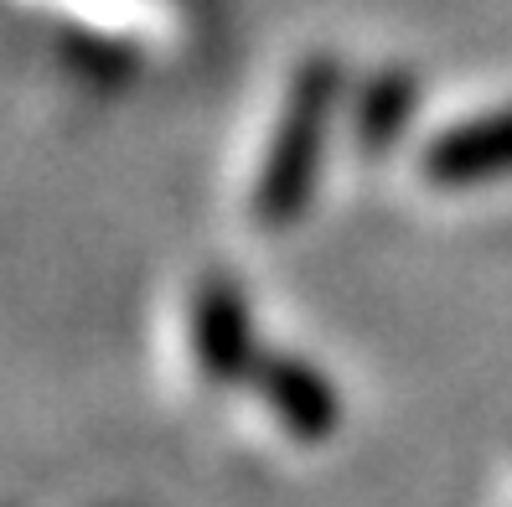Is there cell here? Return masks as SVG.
<instances>
[{
  "label": "cell",
  "mask_w": 512,
  "mask_h": 507,
  "mask_svg": "<svg viewBox=\"0 0 512 507\" xmlns=\"http://www.w3.org/2000/svg\"><path fill=\"white\" fill-rule=\"evenodd\" d=\"M254 389L269 404V414L285 425V435L300 440V445H321L342 425V399H337L331 378L316 363L269 352V357H259V368H254Z\"/></svg>",
  "instance_id": "277c9868"
},
{
  "label": "cell",
  "mask_w": 512,
  "mask_h": 507,
  "mask_svg": "<svg viewBox=\"0 0 512 507\" xmlns=\"http://www.w3.org/2000/svg\"><path fill=\"white\" fill-rule=\"evenodd\" d=\"M192 363L202 383H218V389L238 378H254L259 368L249 295L228 275H207L192 295Z\"/></svg>",
  "instance_id": "7a4b0ae2"
},
{
  "label": "cell",
  "mask_w": 512,
  "mask_h": 507,
  "mask_svg": "<svg viewBox=\"0 0 512 507\" xmlns=\"http://www.w3.org/2000/svg\"><path fill=\"white\" fill-rule=\"evenodd\" d=\"M337 63L326 52H311L295 68L285 109L269 130V151L259 161V182L249 197V213L264 233L290 228L316 192L321 156H326V135H331V109H337Z\"/></svg>",
  "instance_id": "6da1fadb"
},
{
  "label": "cell",
  "mask_w": 512,
  "mask_h": 507,
  "mask_svg": "<svg viewBox=\"0 0 512 507\" xmlns=\"http://www.w3.org/2000/svg\"><path fill=\"white\" fill-rule=\"evenodd\" d=\"M409 109H414V83H409V73H383L368 94H363V109H357V135H363L368 151H383V145L404 130Z\"/></svg>",
  "instance_id": "5b68a950"
},
{
  "label": "cell",
  "mask_w": 512,
  "mask_h": 507,
  "mask_svg": "<svg viewBox=\"0 0 512 507\" xmlns=\"http://www.w3.org/2000/svg\"><path fill=\"white\" fill-rule=\"evenodd\" d=\"M419 171H425L430 187L445 192L492 187L502 176H512V104L476 114L466 125L445 130L440 140H430L425 156H419Z\"/></svg>",
  "instance_id": "3957f363"
}]
</instances>
